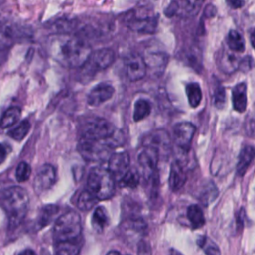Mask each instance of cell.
Wrapping results in <instances>:
<instances>
[{"label": "cell", "instance_id": "1", "mask_svg": "<svg viewBox=\"0 0 255 255\" xmlns=\"http://www.w3.org/2000/svg\"><path fill=\"white\" fill-rule=\"evenodd\" d=\"M47 49L49 55L66 68H80L92 53L87 42L65 33L50 37Z\"/></svg>", "mask_w": 255, "mask_h": 255}, {"label": "cell", "instance_id": "2", "mask_svg": "<svg viewBox=\"0 0 255 255\" xmlns=\"http://www.w3.org/2000/svg\"><path fill=\"white\" fill-rule=\"evenodd\" d=\"M29 205V195L21 186H9L1 192V206L6 212L9 228L17 227L24 219Z\"/></svg>", "mask_w": 255, "mask_h": 255}, {"label": "cell", "instance_id": "3", "mask_svg": "<svg viewBox=\"0 0 255 255\" xmlns=\"http://www.w3.org/2000/svg\"><path fill=\"white\" fill-rule=\"evenodd\" d=\"M80 238H82V220L77 211L69 210L56 219L53 227L54 242Z\"/></svg>", "mask_w": 255, "mask_h": 255}, {"label": "cell", "instance_id": "4", "mask_svg": "<svg viewBox=\"0 0 255 255\" xmlns=\"http://www.w3.org/2000/svg\"><path fill=\"white\" fill-rule=\"evenodd\" d=\"M115 177L107 168H93L87 178V188L93 192L99 200H108L115 194Z\"/></svg>", "mask_w": 255, "mask_h": 255}, {"label": "cell", "instance_id": "5", "mask_svg": "<svg viewBox=\"0 0 255 255\" xmlns=\"http://www.w3.org/2000/svg\"><path fill=\"white\" fill-rule=\"evenodd\" d=\"M116 147L114 137L108 139H89L80 137L78 143L79 153L88 161H105L112 155Z\"/></svg>", "mask_w": 255, "mask_h": 255}, {"label": "cell", "instance_id": "6", "mask_svg": "<svg viewBox=\"0 0 255 255\" xmlns=\"http://www.w3.org/2000/svg\"><path fill=\"white\" fill-rule=\"evenodd\" d=\"M115 52L110 48H102L92 52L83 66L80 67L81 81H91L97 73L108 69L115 62Z\"/></svg>", "mask_w": 255, "mask_h": 255}, {"label": "cell", "instance_id": "7", "mask_svg": "<svg viewBox=\"0 0 255 255\" xmlns=\"http://www.w3.org/2000/svg\"><path fill=\"white\" fill-rule=\"evenodd\" d=\"M116 128L103 118H94L85 122L81 128V136L89 139H108L114 137Z\"/></svg>", "mask_w": 255, "mask_h": 255}, {"label": "cell", "instance_id": "8", "mask_svg": "<svg viewBox=\"0 0 255 255\" xmlns=\"http://www.w3.org/2000/svg\"><path fill=\"white\" fill-rule=\"evenodd\" d=\"M57 179L56 169L52 164H43L37 171L34 181L33 188L37 194H42L53 187Z\"/></svg>", "mask_w": 255, "mask_h": 255}, {"label": "cell", "instance_id": "9", "mask_svg": "<svg viewBox=\"0 0 255 255\" xmlns=\"http://www.w3.org/2000/svg\"><path fill=\"white\" fill-rule=\"evenodd\" d=\"M125 69L128 78L130 81H138L142 79L147 72V66L144 57L137 53L128 54L125 58Z\"/></svg>", "mask_w": 255, "mask_h": 255}, {"label": "cell", "instance_id": "10", "mask_svg": "<svg viewBox=\"0 0 255 255\" xmlns=\"http://www.w3.org/2000/svg\"><path fill=\"white\" fill-rule=\"evenodd\" d=\"M195 129V126L189 122H181L173 127V139L180 150H190Z\"/></svg>", "mask_w": 255, "mask_h": 255}, {"label": "cell", "instance_id": "11", "mask_svg": "<svg viewBox=\"0 0 255 255\" xmlns=\"http://www.w3.org/2000/svg\"><path fill=\"white\" fill-rule=\"evenodd\" d=\"M159 159V152L150 146H143L137 157L140 171L144 178L149 179L155 172Z\"/></svg>", "mask_w": 255, "mask_h": 255}, {"label": "cell", "instance_id": "12", "mask_svg": "<svg viewBox=\"0 0 255 255\" xmlns=\"http://www.w3.org/2000/svg\"><path fill=\"white\" fill-rule=\"evenodd\" d=\"M129 155L127 151L114 152L108 160V169L119 181L129 169Z\"/></svg>", "mask_w": 255, "mask_h": 255}, {"label": "cell", "instance_id": "13", "mask_svg": "<svg viewBox=\"0 0 255 255\" xmlns=\"http://www.w3.org/2000/svg\"><path fill=\"white\" fill-rule=\"evenodd\" d=\"M115 94V88L109 83H100L93 87L87 96V102L92 107H98L109 101Z\"/></svg>", "mask_w": 255, "mask_h": 255}, {"label": "cell", "instance_id": "14", "mask_svg": "<svg viewBox=\"0 0 255 255\" xmlns=\"http://www.w3.org/2000/svg\"><path fill=\"white\" fill-rule=\"evenodd\" d=\"M142 145L153 147L158 152L168 151L170 148V138L165 130L156 129L144 136L142 140Z\"/></svg>", "mask_w": 255, "mask_h": 255}, {"label": "cell", "instance_id": "15", "mask_svg": "<svg viewBox=\"0 0 255 255\" xmlns=\"http://www.w3.org/2000/svg\"><path fill=\"white\" fill-rule=\"evenodd\" d=\"M128 27L140 34H152L157 27V18L153 16L131 17L128 20Z\"/></svg>", "mask_w": 255, "mask_h": 255}, {"label": "cell", "instance_id": "16", "mask_svg": "<svg viewBox=\"0 0 255 255\" xmlns=\"http://www.w3.org/2000/svg\"><path fill=\"white\" fill-rule=\"evenodd\" d=\"M186 182V174L184 167L178 160H174L170 165L168 184L172 191H178Z\"/></svg>", "mask_w": 255, "mask_h": 255}, {"label": "cell", "instance_id": "17", "mask_svg": "<svg viewBox=\"0 0 255 255\" xmlns=\"http://www.w3.org/2000/svg\"><path fill=\"white\" fill-rule=\"evenodd\" d=\"M240 60L233 54V51L223 50L217 59L218 68L226 74H231L237 69H239Z\"/></svg>", "mask_w": 255, "mask_h": 255}, {"label": "cell", "instance_id": "18", "mask_svg": "<svg viewBox=\"0 0 255 255\" xmlns=\"http://www.w3.org/2000/svg\"><path fill=\"white\" fill-rule=\"evenodd\" d=\"M58 212H59V207L57 205H54V204L44 205L39 210V214L35 220L36 229H42L48 224H50L51 221L56 217Z\"/></svg>", "mask_w": 255, "mask_h": 255}, {"label": "cell", "instance_id": "19", "mask_svg": "<svg viewBox=\"0 0 255 255\" xmlns=\"http://www.w3.org/2000/svg\"><path fill=\"white\" fill-rule=\"evenodd\" d=\"M232 104L234 110L242 113L247 107V89L245 83H239L232 89Z\"/></svg>", "mask_w": 255, "mask_h": 255}, {"label": "cell", "instance_id": "20", "mask_svg": "<svg viewBox=\"0 0 255 255\" xmlns=\"http://www.w3.org/2000/svg\"><path fill=\"white\" fill-rule=\"evenodd\" d=\"M82 242V238L76 240L54 242V249L55 252L59 255H75L80 252Z\"/></svg>", "mask_w": 255, "mask_h": 255}, {"label": "cell", "instance_id": "21", "mask_svg": "<svg viewBox=\"0 0 255 255\" xmlns=\"http://www.w3.org/2000/svg\"><path fill=\"white\" fill-rule=\"evenodd\" d=\"M255 158V148L251 145H246L240 152L238 157V162L236 166V172L239 176L244 175L248 169L250 163Z\"/></svg>", "mask_w": 255, "mask_h": 255}, {"label": "cell", "instance_id": "22", "mask_svg": "<svg viewBox=\"0 0 255 255\" xmlns=\"http://www.w3.org/2000/svg\"><path fill=\"white\" fill-rule=\"evenodd\" d=\"M91 222H92L93 228L97 232L101 233L104 231V229L106 228V226L109 223V217H108V213H107L106 209L103 206H98L94 210Z\"/></svg>", "mask_w": 255, "mask_h": 255}, {"label": "cell", "instance_id": "23", "mask_svg": "<svg viewBox=\"0 0 255 255\" xmlns=\"http://www.w3.org/2000/svg\"><path fill=\"white\" fill-rule=\"evenodd\" d=\"M186 215H187V218H188L192 228H194V229L202 227L205 223L203 211L200 208V206L197 204L189 205L187 208Z\"/></svg>", "mask_w": 255, "mask_h": 255}, {"label": "cell", "instance_id": "24", "mask_svg": "<svg viewBox=\"0 0 255 255\" xmlns=\"http://www.w3.org/2000/svg\"><path fill=\"white\" fill-rule=\"evenodd\" d=\"M98 201V197L87 188L80 193L77 200V205L78 208L81 209L82 211H89L93 207H95Z\"/></svg>", "mask_w": 255, "mask_h": 255}, {"label": "cell", "instance_id": "25", "mask_svg": "<svg viewBox=\"0 0 255 255\" xmlns=\"http://www.w3.org/2000/svg\"><path fill=\"white\" fill-rule=\"evenodd\" d=\"M150 112H151L150 103L145 99H142V98L138 99L134 103L132 119L134 122H139L147 118L150 115Z\"/></svg>", "mask_w": 255, "mask_h": 255}, {"label": "cell", "instance_id": "26", "mask_svg": "<svg viewBox=\"0 0 255 255\" xmlns=\"http://www.w3.org/2000/svg\"><path fill=\"white\" fill-rule=\"evenodd\" d=\"M144 59L146 62L147 69L149 68L154 72L162 71V70H160V68L164 69V67L166 65V55L161 54L159 52L149 53Z\"/></svg>", "mask_w": 255, "mask_h": 255}, {"label": "cell", "instance_id": "27", "mask_svg": "<svg viewBox=\"0 0 255 255\" xmlns=\"http://www.w3.org/2000/svg\"><path fill=\"white\" fill-rule=\"evenodd\" d=\"M185 92L190 107L196 108L197 106H199L202 99V92L200 86L194 82L189 83L186 85Z\"/></svg>", "mask_w": 255, "mask_h": 255}, {"label": "cell", "instance_id": "28", "mask_svg": "<svg viewBox=\"0 0 255 255\" xmlns=\"http://www.w3.org/2000/svg\"><path fill=\"white\" fill-rule=\"evenodd\" d=\"M21 118V109L19 107H10L8 108L2 116L1 128H7L14 126Z\"/></svg>", "mask_w": 255, "mask_h": 255}, {"label": "cell", "instance_id": "29", "mask_svg": "<svg viewBox=\"0 0 255 255\" xmlns=\"http://www.w3.org/2000/svg\"><path fill=\"white\" fill-rule=\"evenodd\" d=\"M228 49H230L233 52L241 53L245 49V43L243 37L236 31V30H230L227 38H226Z\"/></svg>", "mask_w": 255, "mask_h": 255}, {"label": "cell", "instance_id": "30", "mask_svg": "<svg viewBox=\"0 0 255 255\" xmlns=\"http://www.w3.org/2000/svg\"><path fill=\"white\" fill-rule=\"evenodd\" d=\"M30 128H31L30 122L27 120H24L21 123H19L14 128L9 130L8 135L17 141H21L28 134Z\"/></svg>", "mask_w": 255, "mask_h": 255}, {"label": "cell", "instance_id": "31", "mask_svg": "<svg viewBox=\"0 0 255 255\" xmlns=\"http://www.w3.org/2000/svg\"><path fill=\"white\" fill-rule=\"evenodd\" d=\"M217 195H218L217 187L214 185V183L212 181H208L204 185V187L200 193V200L204 204H209L217 197Z\"/></svg>", "mask_w": 255, "mask_h": 255}, {"label": "cell", "instance_id": "32", "mask_svg": "<svg viewBox=\"0 0 255 255\" xmlns=\"http://www.w3.org/2000/svg\"><path fill=\"white\" fill-rule=\"evenodd\" d=\"M119 182L122 187L135 188L139 183V175L137 171L128 169V172L119 180Z\"/></svg>", "mask_w": 255, "mask_h": 255}, {"label": "cell", "instance_id": "33", "mask_svg": "<svg viewBox=\"0 0 255 255\" xmlns=\"http://www.w3.org/2000/svg\"><path fill=\"white\" fill-rule=\"evenodd\" d=\"M197 244L199 245L200 248L203 249V251L206 254H210V255H218L220 254V250L218 248V246L208 237L206 236H200L197 239Z\"/></svg>", "mask_w": 255, "mask_h": 255}, {"label": "cell", "instance_id": "34", "mask_svg": "<svg viewBox=\"0 0 255 255\" xmlns=\"http://www.w3.org/2000/svg\"><path fill=\"white\" fill-rule=\"evenodd\" d=\"M32 169L29 163H27L26 161H21L17 167H16V171H15V176L18 182H24L27 181L31 175Z\"/></svg>", "mask_w": 255, "mask_h": 255}, {"label": "cell", "instance_id": "35", "mask_svg": "<svg viewBox=\"0 0 255 255\" xmlns=\"http://www.w3.org/2000/svg\"><path fill=\"white\" fill-rule=\"evenodd\" d=\"M226 101L225 90L221 85H218L214 91V104L217 108H223Z\"/></svg>", "mask_w": 255, "mask_h": 255}, {"label": "cell", "instance_id": "36", "mask_svg": "<svg viewBox=\"0 0 255 255\" xmlns=\"http://www.w3.org/2000/svg\"><path fill=\"white\" fill-rule=\"evenodd\" d=\"M253 66H254V61L250 56H246L245 58L240 60L239 69L243 72H248L249 70H251V68H253Z\"/></svg>", "mask_w": 255, "mask_h": 255}, {"label": "cell", "instance_id": "37", "mask_svg": "<svg viewBox=\"0 0 255 255\" xmlns=\"http://www.w3.org/2000/svg\"><path fill=\"white\" fill-rule=\"evenodd\" d=\"M11 151V147L7 145L5 142L1 144V162H3L7 156V154Z\"/></svg>", "mask_w": 255, "mask_h": 255}, {"label": "cell", "instance_id": "38", "mask_svg": "<svg viewBox=\"0 0 255 255\" xmlns=\"http://www.w3.org/2000/svg\"><path fill=\"white\" fill-rule=\"evenodd\" d=\"M226 2L233 9H238V8L242 7L244 4L243 0H226Z\"/></svg>", "mask_w": 255, "mask_h": 255}, {"label": "cell", "instance_id": "39", "mask_svg": "<svg viewBox=\"0 0 255 255\" xmlns=\"http://www.w3.org/2000/svg\"><path fill=\"white\" fill-rule=\"evenodd\" d=\"M186 1H187V3H188L191 7H193L194 9H196V8L200 7L201 4H202L205 0H186Z\"/></svg>", "mask_w": 255, "mask_h": 255}, {"label": "cell", "instance_id": "40", "mask_svg": "<svg viewBox=\"0 0 255 255\" xmlns=\"http://www.w3.org/2000/svg\"><path fill=\"white\" fill-rule=\"evenodd\" d=\"M250 42H251L252 47L255 50V28L252 29V31L250 32Z\"/></svg>", "mask_w": 255, "mask_h": 255}, {"label": "cell", "instance_id": "41", "mask_svg": "<svg viewBox=\"0 0 255 255\" xmlns=\"http://www.w3.org/2000/svg\"><path fill=\"white\" fill-rule=\"evenodd\" d=\"M19 254H29V255H35V251H33L32 249H25V250H22Z\"/></svg>", "mask_w": 255, "mask_h": 255}, {"label": "cell", "instance_id": "42", "mask_svg": "<svg viewBox=\"0 0 255 255\" xmlns=\"http://www.w3.org/2000/svg\"><path fill=\"white\" fill-rule=\"evenodd\" d=\"M114 253H117V254H120V251H116V250H111L108 252V254H114Z\"/></svg>", "mask_w": 255, "mask_h": 255}]
</instances>
